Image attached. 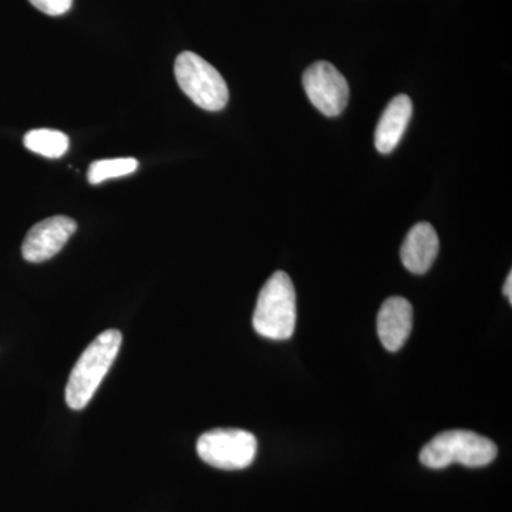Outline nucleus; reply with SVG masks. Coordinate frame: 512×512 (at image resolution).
Here are the masks:
<instances>
[{
  "label": "nucleus",
  "mask_w": 512,
  "mask_h": 512,
  "mask_svg": "<svg viewBox=\"0 0 512 512\" xmlns=\"http://www.w3.org/2000/svg\"><path fill=\"white\" fill-rule=\"evenodd\" d=\"M123 335L116 329L104 330L87 346L77 360L66 386V403L72 410H83L97 392L119 355Z\"/></svg>",
  "instance_id": "nucleus-1"
},
{
  "label": "nucleus",
  "mask_w": 512,
  "mask_h": 512,
  "mask_svg": "<svg viewBox=\"0 0 512 512\" xmlns=\"http://www.w3.org/2000/svg\"><path fill=\"white\" fill-rule=\"evenodd\" d=\"M498 448L493 440L474 431L450 430L437 434L423 447L420 461L424 467L443 470L451 464L478 468L493 463Z\"/></svg>",
  "instance_id": "nucleus-2"
},
{
  "label": "nucleus",
  "mask_w": 512,
  "mask_h": 512,
  "mask_svg": "<svg viewBox=\"0 0 512 512\" xmlns=\"http://www.w3.org/2000/svg\"><path fill=\"white\" fill-rule=\"evenodd\" d=\"M255 332L272 340H288L296 326V292L292 279L285 272H275L256 302L254 318Z\"/></svg>",
  "instance_id": "nucleus-3"
},
{
  "label": "nucleus",
  "mask_w": 512,
  "mask_h": 512,
  "mask_svg": "<svg viewBox=\"0 0 512 512\" xmlns=\"http://www.w3.org/2000/svg\"><path fill=\"white\" fill-rule=\"evenodd\" d=\"M178 86L202 110L220 111L227 106L229 92L220 72L192 52L178 55L174 66Z\"/></svg>",
  "instance_id": "nucleus-4"
},
{
  "label": "nucleus",
  "mask_w": 512,
  "mask_h": 512,
  "mask_svg": "<svg viewBox=\"0 0 512 512\" xmlns=\"http://www.w3.org/2000/svg\"><path fill=\"white\" fill-rule=\"evenodd\" d=\"M258 441L239 429H215L202 434L197 453L204 463L220 470H244L254 463Z\"/></svg>",
  "instance_id": "nucleus-5"
},
{
  "label": "nucleus",
  "mask_w": 512,
  "mask_h": 512,
  "mask_svg": "<svg viewBox=\"0 0 512 512\" xmlns=\"http://www.w3.org/2000/svg\"><path fill=\"white\" fill-rule=\"evenodd\" d=\"M302 83L308 99L325 116H339L348 107V80L333 64L313 63L303 73Z\"/></svg>",
  "instance_id": "nucleus-6"
},
{
  "label": "nucleus",
  "mask_w": 512,
  "mask_h": 512,
  "mask_svg": "<svg viewBox=\"0 0 512 512\" xmlns=\"http://www.w3.org/2000/svg\"><path fill=\"white\" fill-rule=\"evenodd\" d=\"M76 229V221L64 215L37 222L23 241V258L32 264H40L53 258L62 251Z\"/></svg>",
  "instance_id": "nucleus-7"
},
{
  "label": "nucleus",
  "mask_w": 512,
  "mask_h": 512,
  "mask_svg": "<svg viewBox=\"0 0 512 512\" xmlns=\"http://www.w3.org/2000/svg\"><path fill=\"white\" fill-rule=\"evenodd\" d=\"M413 329L412 303L402 296H392L377 315V335L384 348L397 352L406 345Z\"/></svg>",
  "instance_id": "nucleus-8"
},
{
  "label": "nucleus",
  "mask_w": 512,
  "mask_h": 512,
  "mask_svg": "<svg viewBox=\"0 0 512 512\" xmlns=\"http://www.w3.org/2000/svg\"><path fill=\"white\" fill-rule=\"evenodd\" d=\"M440 241L436 229L429 222H420L410 229L402 245L404 268L412 274H426L439 255Z\"/></svg>",
  "instance_id": "nucleus-9"
},
{
  "label": "nucleus",
  "mask_w": 512,
  "mask_h": 512,
  "mask_svg": "<svg viewBox=\"0 0 512 512\" xmlns=\"http://www.w3.org/2000/svg\"><path fill=\"white\" fill-rule=\"evenodd\" d=\"M412 116L413 103L406 94L394 97L387 104L375 133V146L379 153H392L406 133Z\"/></svg>",
  "instance_id": "nucleus-10"
},
{
  "label": "nucleus",
  "mask_w": 512,
  "mask_h": 512,
  "mask_svg": "<svg viewBox=\"0 0 512 512\" xmlns=\"http://www.w3.org/2000/svg\"><path fill=\"white\" fill-rule=\"evenodd\" d=\"M69 137L62 131L39 128L25 136V147L46 158H60L69 150Z\"/></svg>",
  "instance_id": "nucleus-11"
},
{
  "label": "nucleus",
  "mask_w": 512,
  "mask_h": 512,
  "mask_svg": "<svg viewBox=\"0 0 512 512\" xmlns=\"http://www.w3.org/2000/svg\"><path fill=\"white\" fill-rule=\"evenodd\" d=\"M137 168L138 161L136 158L131 157L94 161L90 165L89 173H87V180H89L90 184H100L111 180V178H119L136 173Z\"/></svg>",
  "instance_id": "nucleus-12"
},
{
  "label": "nucleus",
  "mask_w": 512,
  "mask_h": 512,
  "mask_svg": "<svg viewBox=\"0 0 512 512\" xmlns=\"http://www.w3.org/2000/svg\"><path fill=\"white\" fill-rule=\"evenodd\" d=\"M33 6L40 12L49 16H60L69 12L72 8L73 0H29Z\"/></svg>",
  "instance_id": "nucleus-13"
},
{
  "label": "nucleus",
  "mask_w": 512,
  "mask_h": 512,
  "mask_svg": "<svg viewBox=\"0 0 512 512\" xmlns=\"http://www.w3.org/2000/svg\"><path fill=\"white\" fill-rule=\"evenodd\" d=\"M504 295L508 302L512 303V274H508L507 281L504 284Z\"/></svg>",
  "instance_id": "nucleus-14"
}]
</instances>
